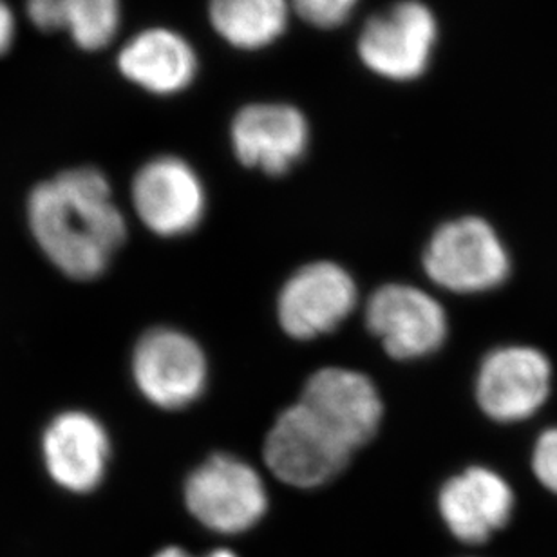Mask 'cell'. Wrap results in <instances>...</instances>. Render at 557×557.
Masks as SVG:
<instances>
[{"label":"cell","instance_id":"obj_1","mask_svg":"<svg viewBox=\"0 0 557 557\" xmlns=\"http://www.w3.org/2000/svg\"><path fill=\"white\" fill-rule=\"evenodd\" d=\"M108 176L75 166L38 183L27 196V226L54 269L92 281L109 269L127 237Z\"/></svg>","mask_w":557,"mask_h":557},{"label":"cell","instance_id":"obj_2","mask_svg":"<svg viewBox=\"0 0 557 557\" xmlns=\"http://www.w3.org/2000/svg\"><path fill=\"white\" fill-rule=\"evenodd\" d=\"M438 37V18L428 4L398 0L368 18L357 38V53L373 75L404 84L428 73Z\"/></svg>","mask_w":557,"mask_h":557},{"label":"cell","instance_id":"obj_3","mask_svg":"<svg viewBox=\"0 0 557 557\" xmlns=\"http://www.w3.org/2000/svg\"><path fill=\"white\" fill-rule=\"evenodd\" d=\"M423 269L442 288L480 294L505 283L510 259L493 226L467 215L434 232L423 253Z\"/></svg>","mask_w":557,"mask_h":557},{"label":"cell","instance_id":"obj_4","mask_svg":"<svg viewBox=\"0 0 557 557\" xmlns=\"http://www.w3.org/2000/svg\"><path fill=\"white\" fill-rule=\"evenodd\" d=\"M190 515L210 531L242 534L258 525L269 509V493L253 467L236 456L215 455L185 482Z\"/></svg>","mask_w":557,"mask_h":557},{"label":"cell","instance_id":"obj_5","mask_svg":"<svg viewBox=\"0 0 557 557\" xmlns=\"http://www.w3.org/2000/svg\"><path fill=\"white\" fill-rule=\"evenodd\" d=\"M131 371L138 392L156 408L169 411L196 403L209 381L203 349L172 327H154L139 337Z\"/></svg>","mask_w":557,"mask_h":557},{"label":"cell","instance_id":"obj_6","mask_svg":"<svg viewBox=\"0 0 557 557\" xmlns=\"http://www.w3.org/2000/svg\"><path fill=\"white\" fill-rule=\"evenodd\" d=\"M351 449L302 404L278 414L264 442V461L292 487H321L348 466Z\"/></svg>","mask_w":557,"mask_h":557},{"label":"cell","instance_id":"obj_7","mask_svg":"<svg viewBox=\"0 0 557 557\" xmlns=\"http://www.w3.org/2000/svg\"><path fill=\"white\" fill-rule=\"evenodd\" d=\"M131 201L139 221L160 237L187 236L207 212L203 182L180 156H156L139 166L131 183Z\"/></svg>","mask_w":557,"mask_h":557},{"label":"cell","instance_id":"obj_8","mask_svg":"<svg viewBox=\"0 0 557 557\" xmlns=\"http://www.w3.org/2000/svg\"><path fill=\"white\" fill-rule=\"evenodd\" d=\"M366 324L393 359H422L447 337V315L438 300L409 284H386L371 295Z\"/></svg>","mask_w":557,"mask_h":557},{"label":"cell","instance_id":"obj_9","mask_svg":"<svg viewBox=\"0 0 557 557\" xmlns=\"http://www.w3.org/2000/svg\"><path fill=\"white\" fill-rule=\"evenodd\" d=\"M310 139V122L292 103H248L231 122V145L237 160L270 176H283L299 163Z\"/></svg>","mask_w":557,"mask_h":557},{"label":"cell","instance_id":"obj_10","mask_svg":"<svg viewBox=\"0 0 557 557\" xmlns=\"http://www.w3.org/2000/svg\"><path fill=\"white\" fill-rule=\"evenodd\" d=\"M357 284L335 263L306 264L286 281L277 300L284 332L299 341L330 333L355 310Z\"/></svg>","mask_w":557,"mask_h":557},{"label":"cell","instance_id":"obj_11","mask_svg":"<svg viewBox=\"0 0 557 557\" xmlns=\"http://www.w3.org/2000/svg\"><path fill=\"white\" fill-rule=\"evenodd\" d=\"M550 376V364L542 351L525 346L496 349L478 371V404L496 422H520L545 404Z\"/></svg>","mask_w":557,"mask_h":557},{"label":"cell","instance_id":"obj_12","mask_svg":"<svg viewBox=\"0 0 557 557\" xmlns=\"http://www.w3.org/2000/svg\"><path fill=\"white\" fill-rule=\"evenodd\" d=\"M300 404L349 449L373 438L381 425V395L359 371L322 368L306 382Z\"/></svg>","mask_w":557,"mask_h":557},{"label":"cell","instance_id":"obj_13","mask_svg":"<svg viewBox=\"0 0 557 557\" xmlns=\"http://www.w3.org/2000/svg\"><path fill=\"white\" fill-rule=\"evenodd\" d=\"M109 458V433L98 418L86 411L60 413L44 431V467L67 493L95 491L108 474Z\"/></svg>","mask_w":557,"mask_h":557},{"label":"cell","instance_id":"obj_14","mask_svg":"<svg viewBox=\"0 0 557 557\" xmlns=\"http://www.w3.org/2000/svg\"><path fill=\"white\" fill-rule=\"evenodd\" d=\"M120 75L154 97H176L193 86L199 73L198 51L171 27L154 26L135 33L119 49Z\"/></svg>","mask_w":557,"mask_h":557},{"label":"cell","instance_id":"obj_15","mask_svg":"<svg viewBox=\"0 0 557 557\" xmlns=\"http://www.w3.org/2000/svg\"><path fill=\"white\" fill-rule=\"evenodd\" d=\"M438 509L456 540L478 545L507 527L515 512V493L498 472L471 467L445 482Z\"/></svg>","mask_w":557,"mask_h":557},{"label":"cell","instance_id":"obj_16","mask_svg":"<svg viewBox=\"0 0 557 557\" xmlns=\"http://www.w3.org/2000/svg\"><path fill=\"white\" fill-rule=\"evenodd\" d=\"M27 21L44 33H65L76 48L97 53L119 37L122 0H24Z\"/></svg>","mask_w":557,"mask_h":557},{"label":"cell","instance_id":"obj_17","mask_svg":"<svg viewBox=\"0 0 557 557\" xmlns=\"http://www.w3.org/2000/svg\"><path fill=\"white\" fill-rule=\"evenodd\" d=\"M289 0H209L210 26L232 48L267 49L283 37L292 13Z\"/></svg>","mask_w":557,"mask_h":557},{"label":"cell","instance_id":"obj_18","mask_svg":"<svg viewBox=\"0 0 557 557\" xmlns=\"http://www.w3.org/2000/svg\"><path fill=\"white\" fill-rule=\"evenodd\" d=\"M300 21L317 29H337L351 18L360 0H289Z\"/></svg>","mask_w":557,"mask_h":557},{"label":"cell","instance_id":"obj_19","mask_svg":"<svg viewBox=\"0 0 557 557\" xmlns=\"http://www.w3.org/2000/svg\"><path fill=\"white\" fill-rule=\"evenodd\" d=\"M532 467L537 480L557 494V429H548L537 440L532 455Z\"/></svg>","mask_w":557,"mask_h":557},{"label":"cell","instance_id":"obj_20","mask_svg":"<svg viewBox=\"0 0 557 557\" xmlns=\"http://www.w3.org/2000/svg\"><path fill=\"white\" fill-rule=\"evenodd\" d=\"M16 38V16L8 0H0V57H4Z\"/></svg>","mask_w":557,"mask_h":557},{"label":"cell","instance_id":"obj_21","mask_svg":"<svg viewBox=\"0 0 557 557\" xmlns=\"http://www.w3.org/2000/svg\"><path fill=\"white\" fill-rule=\"evenodd\" d=\"M152 557H239L237 554L232 553V550H226V548H218V550H212V553L205 554V556H193V554H188L187 550H183L180 547H166L160 553L154 554Z\"/></svg>","mask_w":557,"mask_h":557}]
</instances>
